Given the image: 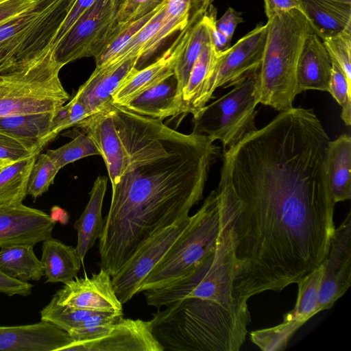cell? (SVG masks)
Returning <instances> with one entry per match:
<instances>
[{
  "mask_svg": "<svg viewBox=\"0 0 351 351\" xmlns=\"http://www.w3.org/2000/svg\"><path fill=\"white\" fill-rule=\"evenodd\" d=\"M53 50L32 63L0 74V117L57 112L70 96L59 77Z\"/></svg>",
  "mask_w": 351,
  "mask_h": 351,
  "instance_id": "52a82bcc",
  "label": "cell"
},
{
  "mask_svg": "<svg viewBox=\"0 0 351 351\" xmlns=\"http://www.w3.org/2000/svg\"><path fill=\"white\" fill-rule=\"evenodd\" d=\"M165 4L156 14L132 37L130 42L114 59L101 67L119 64L132 57H139L143 47L158 33L162 25Z\"/></svg>",
  "mask_w": 351,
  "mask_h": 351,
  "instance_id": "8d00e7d4",
  "label": "cell"
},
{
  "mask_svg": "<svg viewBox=\"0 0 351 351\" xmlns=\"http://www.w3.org/2000/svg\"><path fill=\"white\" fill-rule=\"evenodd\" d=\"M204 1L166 0L162 25L141 49L136 68L143 66L171 36L183 30Z\"/></svg>",
  "mask_w": 351,
  "mask_h": 351,
  "instance_id": "f1b7e54d",
  "label": "cell"
},
{
  "mask_svg": "<svg viewBox=\"0 0 351 351\" xmlns=\"http://www.w3.org/2000/svg\"><path fill=\"white\" fill-rule=\"evenodd\" d=\"M13 162L9 160L0 158V172L8 165Z\"/></svg>",
  "mask_w": 351,
  "mask_h": 351,
  "instance_id": "f907efd6",
  "label": "cell"
},
{
  "mask_svg": "<svg viewBox=\"0 0 351 351\" xmlns=\"http://www.w3.org/2000/svg\"><path fill=\"white\" fill-rule=\"evenodd\" d=\"M332 60L322 40L314 32L307 37L297 69L300 93L307 90L328 92Z\"/></svg>",
  "mask_w": 351,
  "mask_h": 351,
  "instance_id": "603a6c76",
  "label": "cell"
},
{
  "mask_svg": "<svg viewBox=\"0 0 351 351\" xmlns=\"http://www.w3.org/2000/svg\"><path fill=\"white\" fill-rule=\"evenodd\" d=\"M164 351L154 337L150 322L122 318L102 336L71 342L62 351Z\"/></svg>",
  "mask_w": 351,
  "mask_h": 351,
  "instance_id": "ac0fdd59",
  "label": "cell"
},
{
  "mask_svg": "<svg viewBox=\"0 0 351 351\" xmlns=\"http://www.w3.org/2000/svg\"><path fill=\"white\" fill-rule=\"evenodd\" d=\"M84 106L75 97L62 106L56 112L50 130L46 136V145L65 129L75 126L82 120L89 117Z\"/></svg>",
  "mask_w": 351,
  "mask_h": 351,
  "instance_id": "f35d334b",
  "label": "cell"
},
{
  "mask_svg": "<svg viewBox=\"0 0 351 351\" xmlns=\"http://www.w3.org/2000/svg\"><path fill=\"white\" fill-rule=\"evenodd\" d=\"M225 226L214 189L191 216L184 232L144 279L139 292L162 287L196 266L215 250Z\"/></svg>",
  "mask_w": 351,
  "mask_h": 351,
  "instance_id": "8992f818",
  "label": "cell"
},
{
  "mask_svg": "<svg viewBox=\"0 0 351 351\" xmlns=\"http://www.w3.org/2000/svg\"><path fill=\"white\" fill-rule=\"evenodd\" d=\"M97 147L106 164L113 186L126 166V153L118 134L110 110V103L75 125Z\"/></svg>",
  "mask_w": 351,
  "mask_h": 351,
  "instance_id": "ffe728a7",
  "label": "cell"
},
{
  "mask_svg": "<svg viewBox=\"0 0 351 351\" xmlns=\"http://www.w3.org/2000/svg\"><path fill=\"white\" fill-rule=\"evenodd\" d=\"M76 0H34L0 26V74L28 65L53 50Z\"/></svg>",
  "mask_w": 351,
  "mask_h": 351,
  "instance_id": "5b68a950",
  "label": "cell"
},
{
  "mask_svg": "<svg viewBox=\"0 0 351 351\" xmlns=\"http://www.w3.org/2000/svg\"><path fill=\"white\" fill-rule=\"evenodd\" d=\"M138 56L119 64L95 68L89 78L74 95L86 108L89 115L104 110L121 82L136 68Z\"/></svg>",
  "mask_w": 351,
  "mask_h": 351,
  "instance_id": "7402d4cb",
  "label": "cell"
},
{
  "mask_svg": "<svg viewBox=\"0 0 351 351\" xmlns=\"http://www.w3.org/2000/svg\"><path fill=\"white\" fill-rule=\"evenodd\" d=\"M263 57L256 73L257 104L283 111L293 107L298 88L297 69L304 43L313 32L307 18L297 10L267 19Z\"/></svg>",
  "mask_w": 351,
  "mask_h": 351,
  "instance_id": "277c9868",
  "label": "cell"
},
{
  "mask_svg": "<svg viewBox=\"0 0 351 351\" xmlns=\"http://www.w3.org/2000/svg\"><path fill=\"white\" fill-rule=\"evenodd\" d=\"M221 52L215 49L211 41L204 46L182 91L181 114L190 113L195 117L209 101L208 83Z\"/></svg>",
  "mask_w": 351,
  "mask_h": 351,
  "instance_id": "cb8c5ba5",
  "label": "cell"
},
{
  "mask_svg": "<svg viewBox=\"0 0 351 351\" xmlns=\"http://www.w3.org/2000/svg\"><path fill=\"white\" fill-rule=\"evenodd\" d=\"M56 223L49 215L22 202L0 204V247L43 242L51 237Z\"/></svg>",
  "mask_w": 351,
  "mask_h": 351,
  "instance_id": "9a60e30c",
  "label": "cell"
},
{
  "mask_svg": "<svg viewBox=\"0 0 351 351\" xmlns=\"http://www.w3.org/2000/svg\"><path fill=\"white\" fill-rule=\"evenodd\" d=\"M110 110L127 161L99 238L98 265L113 276L149 237L189 216L221 148L111 103Z\"/></svg>",
  "mask_w": 351,
  "mask_h": 351,
  "instance_id": "7a4b0ae2",
  "label": "cell"
},
{
  "mask_svg": "<svg viewBox=\"0 0 351 351\" xmlns=\"http://www.w3.org/2000/svg\"><path fill=\"white\" fill-rule=\"evenodd\" d=\"M266 36V23L258 24L234 45L221 52L208 83L209 100L217 88L235 86L257 71Z\"/></svg>",
  "mask_w": 351,
  "mask_h": 351,
  "instance_id": "4fadbf2b",
  "label": "cell"
},
{
  "mask_svg": "<svg viewBox=\"0 0 351 351\" xmlns=\"http://www.w3.org/2000/svg\"><path fill=\"white\" fill-rule=\"evenodd\" d=\"M197 19L193 18L174 43L162 56L148 66L134 68L113 93L110 103L124 106L148 89L174 75V67L188 39L190 28Z\"/></svg>",
  "mask_w": 351,
  "mask_h": 351,
  "instance_id": "e0dca14e",
  "label": "cell"
},
{
  "mask_svg": "<svg viewBox=\"0 0 351 351\" xmlns=\"http://www.w3.org/2000/svg\"><path fill=\"white\" fill-rule=\"evenodd\" d=\"M50 217L54 221H59L63 225H66L69 220L68 213L58 206H54L52 208Z\"/></svg>",
  "mask_w": 351,
  "mask_h": 351,
  "instance_id": "681fc988",
  "label": "cell"
},
{
  "mask_svg": "<svg viewBox=\"0 0 351 351\" xmlns=\"http://www.w3.org/2000/svg\"><path fill=\"white\" fill-rule=\"evenodd\" d=\"M243 22L242 13L229 7L221 17L216 21L217 30L230 40L237 26Z\"/></svg>",
  "mask_w": 351,
  "mask_h": 351,
  "instance_id": "f6af8a7d",
  "label": "cell"
},
{
  "mask_svg": "<svg viewBox=\"0 0 351 351\" xmlns=\"http://www.w3.org/2000/svg\"><path fill=\"white\" fill-rule=\"evenodd\" d=\"M1 1V0H0V1Z\"/></svg>",
  "mask_w": 351,
  "mask_h": 351,
  "instance_id": "f5cc1de1",
  "label": "cell"
},
{
  "mask_svg": "<svg viewBox=\"0 0 351 351\" xmlns=\"http://www.w3.org/2000/svg\"><path fill=\"white\" fill-rule=\"evenodd\" d=\"M234 274L232 245L226 221L224 230L212 253L182 276L143 292L148 305L160 308L175 301L212 293L234 279Z\"/></svg>",
  "mask_w": 351,
  "mask_h": 351,
  "instance_id": "9c48e42d",
  "label": "cell"
},
{
  "mask_svg": "<svg viewBox=\"0 0 351 351\" xmlns=\"http://www.w3.org/2000/svg\"><path fill=\"white\" fill-rule=\"evenodd\" d=\"M313 32L322 40L351 29V3L336 0H300Z\"/></svg>",
  "mask_w": 351,
  "mask_h": 351,
  "instance_id": "484cf974",
  "label": "cell"
},
{
  "mask_svg": "<svg viewBox=\"0 0 351 351\" xmlns=\"http://www.w3.org/2000/svg\"><path fill=\"white\" fill-rule=\"evenodd\" d=\"M64 285L54 295L60 305L90 311L123 313L111 276L103 269L91 277L76 276Z\"/></svg>",
  "mask_w": 351,
  "mask_h": 351,
  "instance_id": "2e32d148",
  "label": "cell"
},
{
  "mask_svg": "<svg viewBox=\"0 0 351 351\" xmlns=\"http://www.w3.org/2000/svg\"><path fill=\"white\" fill-rule=\"evenodd\" d=\"M165 0L152 12L130 23L120 31L107 45L104 50L95 58L96 67H101L112 59L123 49L132 37L165 5Z\"/></svg>",
  "mask_w": 351,
  "mask_h": 351,
  "instance_id": "d590c367",
  "label": "cell"
},
{
  "mask_svg": "<svg viewBox=\"0 0 351 351\" xmlns=\"http://www.w3.org/2000/svg\"><path fill=\"white\" fill-rule=\"evenodd\" d=\"M329 141L313 109L292 107L223 150L215 191L238 298L298 283L327 254L336 204L326 172Z\"/></svg>",
  "mask_w": 351,
  "mask_h": 351,
  "instance_id": "6da1fadb",
  "label": "cell"
},
{
  "mask_svg": "<svg viewBox=\"0 0 351 351\" xmlns=\"http://www.w3.org/2000/svg\"><path fill=\"white\" fill-rule=\"evenodd\" d=\"M323 43L332 60L351 84V29L325 38Z\"/></svg>",
  "mask_w": 351,
  "mask_h": 351,
  "instance_id": "ab89813d",
  "label": "cell"
},
{
  "mask_svg": "<svg viewBox=\"0 0 351 351\" xmlns=\"http://www.w3.org/2000/svg\"><path fill=\"white\" fill-rule=\"evenodd\" d=\"M59 169L46 154H38L32 169L27 185V194L37 198L53 183Z\"/></svg>",
  "mask_w": 351,
  "mask_h": 351,
  "instance_id": "74e56055",
  "label": "cell"
},
{
  "mask_svg": "<svg viewBox=\"0 0 351 351\" xmlns=\"http://www.w3.org/2000/svg\"><path fill=\"white\" fill-rule=\"evenodd\" d=\"M322 269L319 265L297 284L298 293L294 308L283 315L280 324L250 333L252 342L263 351L285 349L293 334L310 318L318 313V293Z\"/></svg>",
  "mask_w": 351,
  "mask_h": 351,
  "instance_id": "7c38bea8",
  "label": "cell"
},
{
  "mask_svg": "<svg viewBox=\"0 0 351 351\" xmlns=\"http://www.w3.org/2000/svg\"><path fill=\"white\" fill-rule=\"evenodd\" d=\"M123 317V313L90 311L62 306L54 295L40 311V320L67 332L71 342L97 338Z\"/></svg>",
  "mask_w": 351,
  "mask_h": 351,
  "instance_id": "d6986e66",
  "label": "cell"
},
{
  "mask_svg": "<svg viewBox=\"0 0 351 351\" xmlns=\"http://www.w3.org/2000/svg\"><path fill=\"white\" fill-rule=\"evenodd\" d=\"M34 0H1L0 26L29 6Z\"/></svg>",
  "mask_w": 351,
  "mask_h": 351,
  "instance_id": "c3c4849f",
  "label": "cell"
},
{
  "mask_svg": "<svg viewBox=\"0 0 351 351\" xmlns=\"http://www.w3.org/2000/svg\"><path fill=\"white\" fill-rule=\"evenodd\" d=\"M107 182L106 176H99L95 180L90 193L89 201L74 223L77 233L75 248L82 265L87 252L94 246L103 230L104 219L102 218L101 210Z\"/></svg>",
  "mask_w": 351,
  "mask_h": 351,
  "instance_id": "4316f807",
  "label": "cell"
},
{
  "mask_svg": "<svg viewBox=\"0 0 351 351\" xmlns=\"http://www.w3.org/2000/svg\"><path fill=\"white\" fill-rule=\"evenodd\" d=\"M256 73L206 105L193 117V132L206 135L213 141H220L225 150L255 131L258 105L254 97Z\"/></svg>",
  "mask_w": 351,
  "mask_h": 351,
  "instance_id": "ba28073f",
  "label": "cell"
},
{
  "mask_svg": "<svg viewBox=\"0 0 351 351\" xmlns=\"http://www.w3.org/2000/svg\"><path fill=\"white\" fill-rule=\"evenodd\" d=\"M46 154L59 169L79 159L100 155L93 141L83 132L76 134L68 143L56 149L48 150Z\"/></svg>",
  "mask_w": 351,
  "mask_h": 351,
  "instance_id": "e575fe53",
  "label": "cell"
},
{
  "mask_svg": "<svg viewBox=\"0 0 351 351\" xmlns=\"http://www.w3.org/2000/svg\"><path fill=\"white\" fill-rule=\"evenodd\" d=\"M56 112H39L0 117V130L36 145L41 151L46 145L45 138Z\"/></svg>",
  "mask_w": 351,
  "mask_h": 351,
  "instance_id": "d6a6232c",
  "label": "cell"
},
{
  "mask_svg": "<svg viewBox=\"0 0 351 351\" xmlns=\"http://www.w3.org/2000/svg\"><path fill=\"white\" fill-rule=\"evenodd\" d=\"M322 274L317 311L329 309L351 285V213L335 228L329 250L321 263Z\"/></svg>",
  "mask_w": 351,
  "mask_h": 351,
  "instance_id": "5bb4252c",
  "label": "cell"
},
{
  "mask_svg": "<svg viewBox=\"0 0 351 351\" xmlns=\"http://www.w3.org/2000/svg\"><path fill=\"white\" fill-rule=\"evenodd\" d=\"M336 1H341V2H344V3H351V0H336Z\"/></svg>",
  "mask_w": 351,
  "mask_h": 351,
  "instance_id": "816d5d0a",
  "label": "cell"
},
{
  "mask_svg": "<svg viewBox=\"0 0 351 351\" xmlns=\"http://www.w3.org/2000/svg\"><path fill=\"white\" fill-rule=\"evenodd\" d=\"M31 245L0 247V269L21 280L38 281L45 276L43 265Z\"/></svg>",
  "mask_w": 351,
  "mask_h": 351,
  "instance_id": "1f68e13d",
  "label": "cell"
},
{
  "mask_svg": "<svg viewBox=\"0 0 351 351\" xmlns=\"http://www.w3.org/2000/svg\"><path fill=\"white\" fill-rule=\"evenodd\" d=\"M40 152L36 145L0 130V158L16 162Z\"/></svg>",
  "mask_w": 351,
  "mask_h": 351,
  "instance_id": "b9f144b4",
  "label": "cell"
},
{
  "mask_svg": "<svg viewBox=\"0 0 351 351\" xmlns=\"http://www.w3.org/2000/svg\"><path fill=\"white\" fill-rule=\"evenodd\" d=\"M191 216L161 228L149 237L113 276L112 283L122 304L139 293L146 276L160 261L188 227Z\"/></svg>",
  "mask_w": 351,
  "mask_h": 351,
  "instance_id": "8fae6325",
  "label": "cell"
},
{
  "mask_svg": "<svg viewBox=\"0 0 351 351\" xmlns=\"http://www.w3.org/2000/svg\"><path fill=\"white\" fill-rule=\"evenodd\" d=\"M153 314L152 332L164 350L239 351L243 341L225 305L211 298L171 302Z\"/></svg>",
  "mask_w": 351,
  "mask_h": 351,
  "instance_id": "3957f363",
  "label": "cell"
},
{
  "mask_svg": "<svg viewBox=\"0 0 351 351\" xmlns=\"http://www.w3.org/2000/svg\"><path fill=\"white\" fill-rule=\"evenodd\" d=\"M330 93L341 107V117L348 126L351 124V84L340 67L332 61Z\"/></svg>",
  "mask_w": 351,
  "mask_h": 351,
  "instance_id": "60d3db41",
  "label": "cell"
},
{
  "mask_svg": "<svg viewBox=\"0 0 351 351\" xmlns=\"http://www.w3.org/2000/svg\"><path fill=\"white\" fill-rule=\"evenodd\" d=\"M32 287L29 282L13 278L0 269V293L9 296H27L32 293Z\"/></svg>",
  "mask_w": 351,
  "mask_h": 351,
  "instance_id": "ee69618b",
  "label": "cell"
},
{
  "mask_svg": "<svg viewBox=\"0 0 351 351\" xmlns=\"http://www.w3.org/2000/svg\"><path fill=\"white\" fill-rule=\"evenodd\" d=\"M47 282L66 283L77 276L81 261L76 248L50 237L43 241L40 259Z\"/></svg>",
  "mask_w": 351,
  "mask_h": 351,
  "instance_id": "f546056e",
  "label": "cell"
},
{
  "mask_svg": "<svg viewBox=\"0 0 351 351\" xmlns=\"http://www.w3.org/2000/svg\"><path fill=\"white\" fill-rule=\"evenodd\" d=\"M326 172L334 202L350 199L351 137L349 134H342L335 141H329Z\"/></svg>",
  "mask_w": 351,
  "mask_h": 351,
  "instance_id": "83f0119b",
  "label": "cell"
},
{
  "mask_svg": "<svg viewBox=\"0 0 351 351\" xmlns=\"http://www.w3.org/2000/svg\"><path fill=\"white\" fill-rule=\"evenodd\" d=\"M181 106L177 80L173 75L121 107L138 115L162 121L181 114Z\"/></svg>",
  "mask_w": 351,
  "mask_h": 351,
  "instance_id": "d4e9b609",
  "label": "cell"
},
{
  "mask_svg": "<svg viewBox=\"0 0 351 351\" xmlns=\"http://www.w3.org/2000/svg\"><path fill=\"white\" fill-rule=\"evenodd\" d=\"M97 0H76L55 38L53 50L77 19Z\"/></svg>",
  "mask_w": 351,
  "mask_h": 351,
  "instance_id": "bcb514c9",
  "label": "cell"
},
{
  "mask_svg": "<svg viewBox=\"0 0 351 351\" xmlns=\"http://www.w3.org/2000/svg\"><path fill=\"white\" fill-rule=\"evenodd\" d=\"M37 156L13 162L0 172V204L23 201L27 195L29 178Z\"/></svg>",
  "mask_w": 351,
  "mask_h": 351,
  "instance_id": "836d02e7",
  "label": "cell"
},
{
  "mask_svg": "<svg viewBox=\"0 0 351 351\" xmlns=\"http://www.w3.org/2000/svg\"><path fill=\"white\" fill-rule=\"evenodd\" d=\"M165 0H125L119 15L118 25L125 27L143 17Z\"/></svg>",
  "mask_w": 351,
  "mask_h": 351,
  "instance_id": "7bdbcfd3",
  "label": "cell"
},
{
  "mask_svg": "<svg viewBox=\"0 0 351 351\" xmlns=\"http://www.w3.org/2000/svg\"><path fill=\"white\" fill-rule=\"evenodd\" d=\"M125 0H97L73 23L54 47L62 66L86 57L95 58L119 32L118 19Z\"/></svg>",
  "mask_w": 351,
  "mask_h": 351,
  "instance_id": "30bf717a",
  "label": "cell"
},
{
  "mask_svg": "<svg viewBox=\"0 0 351 351\" xmlns=\"http://www.w3.org/2000/svg\"><path fill=\"white\" fill-rule=\"evenodd\" d=\"M263 3L267 19L276 14L293 10H297L304 14L300 0H263Z\"/></svg>",
  "mask_w": 351,
  "mask_h": 351,
  "instance_id": "7dc6e473",
  "label": "cell"
},
{
  "mask_svg": "<svg viewBox=\"0 0 351 351\" xmlns=\"http://www.w3.org/2000/svg\"><path fill=\"white\" fill-rule=\"evenodd\" d=\"M71 341L67 332L45 321L0 326V351H62Z\"/></svg>",
  "mask_w": 351,
  "mask_h": 351,
  "instance_id": "44dd1931",
  "label": "cell"
},
{
  "mask_svg": "<svg viewBox=\"0 0 351 351\" xmlns=\"http://www.w3.org/2000/svg\"><path fill=\"white\" fill-rule=\"evenodd\" d=\"M208 10L209 8L201 18L192 24L188 39L174 67V76L178 84V96L181 102L182 91L187 84L191 69L204 46L210 41Z\"/></svg>",
  "mask_w": 351,
  "mask_h": 351,
  "instance_id": "4dcf8cb0",
  "label": "cell"
}]
</instances>
